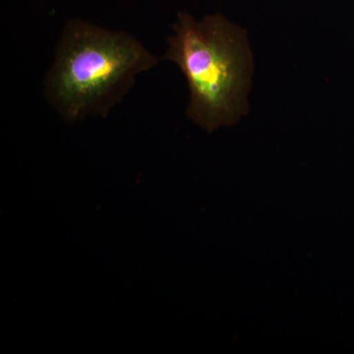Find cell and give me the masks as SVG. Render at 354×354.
<instances>
[{
	"label": "cell",
	"instance_id": "obj_2",
	"mask_svg": "<svg viewBox=\"0 0 354 354\" xmlns=\"http://www.w3.org/2000/svg\"><path fill=\"white\" fill-rule=\"evenodd\" d=\"M165 58L185 76L190 90L186 114L200 127L213 131L245 113L250 50L241 28L221 14L197 21L179 13Z\"/></svg>",
	"mask_w": 354,
	"mask_h": 354
},
{
	"label": "cell",
	"instance_id": "obj_1",
	"mask_svg": "<svg viewBox=\"0 0 354 354\" xmlns=\"http://www.w3.org/2000/svg\"><path fill=\"white\" fill-rule=\"evenodd\" d=\"M158 58L131 35L69 21L44 82L46 99L65 120L106 115Z\"/></svg>",
	"mask_w": 354,
	"mask_h": 354
}]
</instances>
